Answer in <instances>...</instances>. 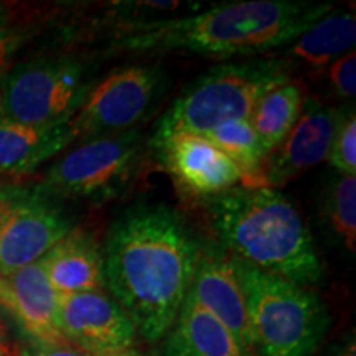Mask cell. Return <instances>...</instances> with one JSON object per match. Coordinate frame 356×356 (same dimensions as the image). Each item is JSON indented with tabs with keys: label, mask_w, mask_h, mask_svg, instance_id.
<instances>
[{
	"label": "cell",
	"mask_w": 356,
	"mask_h": 356,
	"mask_svg": "<svg viewBox=\"0 0 356 356\" xmlns=\"http://www.w3.org/2000/svg\"><path fill=\"white\" fill-rule=\"evenodd\" d=\"M40 264L58 296L106 291L102 251L86 231L71 229Z\"/></svg>",
	"instance_id": "cell-15"
},
{
	"label": "cell",
	"mask_w": 356,
	"mask_h": 356,
	"mask_svg": "<svg viewBox=\"0 0 356 356\" xmlns=\"http://www.w3.org/2000/svg\"><path fill=\"white\" fill-rule=\"evenodd\" d=\"M2 25H7V12L6 8L0 6V26Z\"/></svg>",
	"instance_id": "cell-29"
},
{
	"label": "cell",
	"mask_w": 356,
	"mask_h": 356,
	"mask_svg": "<svg viewBox=\"0 0 356 356\" xmlns=\"http://www.w3.org/2000/svg\"><path fill=\"white\" fill-rule=\"evenodd\" d=\"M84 60L71 55L22 61L0 76V118L30 127H55L73 121L91 92Z\"/></svg>",
	"instance_id": "cell-7"
},
{
	"label": "cell",
	"mask_w": 356,
	"mask_h": 356,
	"mask_svg": "<svg viewBox=\"0 0 356 356\" xmlns=\"http://www.w3.org/2000/svg\"><path fill=\"white\" fill-rule=\"evenodd\" d=\"M60 327L89 356H142L136 327L106 292L60 296Z\"/></svg>",
	"instance_id": "cell-10"
},
{
	"label": "cell",
	"mask_w": 356,
	"mask_h": 356,
	"mask_svg": "<svg viewBox=\"0 0 356 356\" xmlns=\"http://www.w3.org/2000/svg\"><path fill=\"white\" fill-rule=\"evenodd\" d=\"M17 190H19V186H0V233H2L8 213L12 210Z\"/></svg>",
	"instance_id": "cell-27"
},
{
	"label": "cell",
	"mask_w": 356,
	"mask_h": 356,
	"mask_svg": "<svg viewBox=\"0 0 356 356\" xmlns=\"http://www.w3.org/2000/svg\"><path fill=\"white\" fill-rule=\"evenodd\" d=\"M152 150L178 188L193 198L207 202L243 185L233 160L200 134H175Z\"/></svg>",
	"instance_id": "cell-11"
},
{
	"label": "cell",
	"mask_w": 356,
	"mask_h": 356,
	"mask_svg": "<svg viewBox=\"0 0 356 356\" xmlns=\"http://www.w3.org/2000/svg\"><path fill=\"white\" fill-rule=\"evenodd\" d=\"M356 20L353 12H328L296 42L289 44L287 61H300L312 68H327L333 61L355 50Z\"/></svg>",
	"instance_id": "cell-18"
},
{
	"label": "cell",
	"mask_w": 356,
	"mask_h": 356,
	"mask_svg": "<svg viewBox=\"0 0 356 356\" xmlns=\"http://www.w3.org/2000/svg\"><path fill=\"white\" fill-rule=\"evenodd\" d=\"M0 305L15 318L32 343L70 345L60 327V296L40 261L10 275H0Z\"/></svg>",
	"instance_id": "cell-14"
},
{
	"label": "cell",
	"mask_w": 356,
	"mask_h": 356,
	"mask_svg": "<svg viewBox=\"0 0 356 356\" xmlns=\"http://www.w3.org/2000/svg\"><path fill=\"white\" fill-rule=\"evenodd\" d=\"M162 340L160 356H252L220 320L190 296Z\"/></svg>",
	"instance_id": "cell-16"
},
{
	"label": "cell",
	"mask_w": 356,
	"mask_h": 356,
	"mask_svg": "<svg viewBox=\"0 0 356 356\" xmlns=\"http://www.w3.org/2000/svg\"><path fill=\"white\" fill-rule=\"evenodd\" d=\"M330 86L343 99H353L356 95V55L355 50L327 66Z\"/></svg>",
	"instance_id": "cell-23"
},
{
	"label": "cell",
	"mask_w": 356,
	"mask_h": 356,
	"mask_svg": "<svg viewBox=\"0 0 356 356\" xmlns=\"http://www.w3.org/2000/svg\"><path fill=\"white\" fill-rule=\"evenodd\" d=\"M200 249L195 231L167 204H134L111 225L102 252L106 289L147 343L162 340L177 320Z\"/></svg>",
	"instance_id": "cell-1"
},
{
	"label": "cell",
	"mask_w": 356,
	"mask_h": 356,
	"mask_svg": "<svg viewBox=\"0 0 356 356\" xmlns=\"http://www.w3.org/2000/svg\"><path fill=\"white\" fill-rule=\"evenodd\" d=\"M345 109L346 106H325L305 97L299 121L277 149L267 155L259 186L279 190L327 160Z\"/></svg>",
	"instance_id": "cell-12"
},
{
	"label": "cell",
	"mask_w": 356,
	"mask_h": 356,
	"mask_svg": "<svg viewBox=\"0 0 356 356\" xmlns=\"http://www.w3.org/2000/svg\"><path fill=\"white\" fill-rule=\"evenodd\" d=\"M333 2L239 0L175 19L134 22L111 48L139 53H188L228 60L256 58L296 42L333 10Z\"/></svg>",
	"instance_id": "cell-2"
},
{
	"label": "cell",
	"mask_w": 356,
	"mask_h": 356,
	"mask_svg": "<svg viewBox=\"0 0 356 356\" xmlns=\"http://www.w3.org/2000/svg\"><path fill=\"white\" fill-rule=\"evenodd\" d=\"M291 79L292 63L286 58L256 56L213 66L186 84L163 111L149 139L150 150L175 134H203L249 119L262 96Z\"/></svg>",
	"instance_id": "cell-4"
},
{
	"label": "cell",
	"mask_w": 356,
	"mask_h": 356,
	"mask_svg": "<svg viewBox=\"0 0 356 356\" xmlns=\"http://www.w3.org/2000/svg\"><path fill=\"white\" fill-rule=\"evenodd\" d=\"M0 356H25L17 341L13 340L6 320L0 317Z\"/></svg>",
	"instance_id": "cell-26"
},
{
	"label": "cell",
	"mask_w": 356,
	"mask_h": 356,
	"mask_svg": "<svg viewBox=\"0 0 356 356\" xmlns=\"http://www.w3.org/2000/svg\"><path fill=\"white\" fill-rule=\"evenodd\" d=\"M327 160L338 175L356 177V114L353 104L346 106Z\"/></svg>",
	"instance_id": "cell-22"
},
{
	"label": "cell",
	"mask_w": 356,
	"mask_h": 356,
	"mask_svg": "<svg viewBox=\"0 0 356 356\" xmlns=\"http://www.w3.org/2000/svg\"><path fill=\"white\" fill-rule=\"evenodd\" d=\"M172 89V76L159 63L127 65L92 86L74 114V142L136 131L157 113Z\"/></svg>",
	"instance_id": "cell-8"
},
{
	"label": "cell",
	"mask_w": 356,
	"mask_h": 356,
	"mask_svg": "<svg viewBox=\"0 0 356 356\" xmlns=\"http://www.w3.org/2000/svg\"><path fill=\"white\" fill-rule=\"evenodd\" d=\"M322 221L338 246L355 256L356 249V177L337 175L322 195Z\"/></svg>",
	"instance_id": "cell-21"
},
{
	"label": "cell",
	"mask_w": 356,
	"mask_h": 356,
	"mask_svg": "<svg viewBox=\"0 0 356 356\" xmlns=\"http://www.w3.org/2000/svg\"><path fill=\"white\" fill-rule=\"evenodd\" d=\"M150 152L149 139L140 129L78 142L53 162L38 188L56 200L111 202L139 180Z\"/></svg>",
	"instance_id": "cell-6"
},
{
	"label": "cell",
	"mask_w": 356,
	"mask_h": 356,
	"mask_svg": "<svg viewBox=\"0 0 356 356\" xmlns=\"http://www.w3.org/2000/svg\"><path fill=\"white\" fill-rule=\"evenodd\" d=\"M73 229L58 200L37 188L17 190L0 233V275H10L38 262Z\"/></svg>",
	"instance_id": "cell-9"
},
{
	"label": "cell",
	"mask_w": 356,
	"mask_h": 356,
	"mask_svg": "<svg viewBox=\"0 0 356 356\" xmlns=\"http://www.w3.org/2000/svg\"><path fill=\"white\" fill-rule=\"evenodd\" d=\"M246 296L254 353L312 356L330 327V315L317 292L264 273L234 257Z\"/></svg>",
	"instance_id": "cell-5"
},
{
	"label": "cell",
	"mask_w": 356,
	"mask_h": 356,
	"mask_svg": "<svg viewBox=\"0 0 356 356\" xmlns=\"http://www.w3.org/2000/svg\"><path fill=\"white\" fill-rule=\"evenodd\" d=\"M204 203L216 243L228 254L297 286L320 282L323 261L300 211L282 191L236 186Z\"/></svg>",
	"instance_id": "cell-3"
},
{
	"label": "cell",
	"mask_w": 356,
	"mask_h": 356,
	"mask_svg": "<svg viewBox=\"0 0 356 356\" xmlns=\"http://www.w3.org/2000/svg\"><path fill=\"white\" fill-rule=\"evenodd\" d=\"M30 35H32L30 30L19 29V26H0V71L10 63L12 58L26 43Z\"/></svg>",
	"instance_id": "cell-24"
},
{
	"label": "cell",
	"mask_w": 356,
	"mask_h": 356,
	"mask_svg": "<svg viewBox=\"0 0 356 356\" xmlns=\"http://www.w3.org/2000/svg\"><path fill=\"white\" fill-rule=\"evenodd\" d=\"M188 296L225 325L252 356L254 343L249 327L246 296L234 257L215 241L202 243Z\"/></svg>",
	"instance_id": "cell-13"
},
{
	"label": "cell",
	"mask_w": 356,
	"mask_h": 356,
	"mask_svg": "<svg viewBox=\"0 0 356 356\" xmlns=\"http://www.w3.org/2000/svg\"><path fill=\"white\" fill-rule=\"evenodd\" d=\"M304 88L300 83L287 81L274 88L256 102L249 122L269 155L277 149L299 121L304 108Z\"/></svg>",
	"instance_id": "cell-19"
},
{
	"label": "cell",
	"mask_w": 356,
	"mask_h": 356,
	"mask_svg": "<svg viewBox=\"0 0 356 356\" xmlns=\"http://www.w3.org/2000/svg\"><path fill=\"white\" fill-rule=\"evenodd\" d=\"M74 142L71 122L30 127L0 118V177L25 175Z\"/></svg>",
	"instance_id": "cell-17"
},
{
	"label": "cell",
	"mask_w": 356,
	"mask_h": 356,
	"mask_svg": "<svg viewBox=\"0 0 356 356\" xmlns=\"http://www.w3.org/2000/svg\"><path fill=\"white\" fill-rule=\"evenodd\" d=\"M25 356H89L84 351L71 345H42L32 343V350L25 351Z\"/></svg>",
	"instance_id": "cell-25"
},
{
	"label": "cell",
	"mask_w": 356,
	"mask_h": 356,
	"mask_svg": "<svg viewBox=\"0 0 356 356\" xmlns=\"http://www.w3.org/2000/svg\"><path fill=\"white\" fill-rule=\"evenodd\" d=\"M216 149L236 163L243 173L241 186H259L261 172L267 159L259 137L252 129L249 119H238L221 124L211 131L200 134Z\"/></svg>",
	"instance_id": "cell-20"
},
{
	"label": "cell",
	"mask_w": 356,
	"mask_h": 356,
	"mask_svg": "<svg viewBox=\"0 0 356 356\" xmlns=\"http://www.w3.org/2000/svg\"><path fill=\"white\" fill-rule=\"evenodd\" d=\"M330 356H356V345H355V333L345 337L343 341L335 345L330 351Z\"/></svg>",
	"instance_id": "cell-28"
}]
</instances>
